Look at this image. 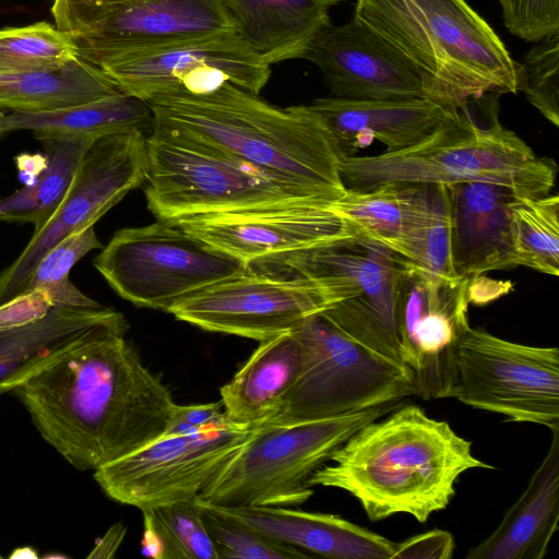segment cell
<instances>
[{"label":"cell","instance_id":"cell-1","mask_svg":"<svg viewBox=\"0 0 559 559\" xmlns=\"http://www.w3.org/2000/svg\"><path fill=\"white\" fill-rule=\"evenodd\" d=\"M124 336H92L11 390L41 438L78 471H95L158 439L176 405Z\"/></svg>","mask_w":559,"mask_h":559},{"label":"cell","instance_id":"cell-2","mask_svg":"<svg viewBox=\"0 0 559 559\" xmlns=\"http://www.w3.org/2000/svg\"><path fill=\"white\" fill-rule=\"evenodd\" d=\"M309 478L310 487L344 490L370 521L405 513L425 523L445 509L457 478L493 468L473 455L472 442L418 405H400L353 433Z\"/></svg>","mask_w":559,"mask_h":559},{"label":"cell","instance_id":"cell-3","mask_svg":"<svg viewBox=\"0 0 559 559\" xmlns=\"http://www.w3.org/2000/svg\"><path fill=\"white\" fill-rule=\"evenodd\" d=\"M154 122L188 133L257 166L309 195L333 202L346 187L342 147L307 105L280 108L229 82L147 102Z\"/></svg>","mask_w":559,"mask_h":559},{"label":"cell","instance_id":"cell-4","mask_svg":"<svg viewBox=\"0 0 559 559\" xmlns=\"http://www.w3.org/2000/svg\"><path fill=\"white\" fill-rule=\"evenodd\" d=\"M354 17L416 69L428 99L451 111L524 88L521 62L465 0H356Z\"/></svg>","mask_w":559,"mask_h":559},{"label":"cell","instance_id":"cell-5","mask_svg":"<svg viewBox=\"0 0 559 559\" xmlns=\"http://www.w3.org/2000/svg\"><path fill=\"white\" fill-rule=\"evenodd\" d=\"M467 108L409 147L378 155H345L341 175L346 189L479 181L506 186L521 198L549 194L556 180L554 162L538 157L501 124L496 112L487 126H479Z\"/></svg>","mask_w":559,"mask_h":559},{"label":"cell","instance_id":"cell-6","mask_svg":"<svg viewBox=\"0 0 559 559\" xmlns=\"http://www.w3.org/2000/svg\"><path fill=\"white\" fill-rule=\"evenodd\" d=\"M402 401L335 417L254 428L249 440L198 495L222 507H293L313 496L311 475L366 424Z\"/></svg>","mask_w":559,"mask_h":559},{"label":"cell","instance_id":"cell-7","mask_svg":"<svg viewBox=\"0 0 559 559\" xmlns=\"http://www.w3.org/2000/svg\"><path fill=\"white\" fill-rule=\"evenodd\" d=\"M147 207L162 222L270 204L325 202L188 133L154 122ZM331 203V202H328Z\"/></svg>","mask_w":559,"mask_h":559},{"label":"cell","instance_id":"cell-8","mask_svg":"<svg viewBox=\"0 0 559 559\" xmlns=\"http://www.w3.org/2000/svg\"><path fill=\"white\" fill-rule=\"evenodd\" d=\"M408 264L391 249L354 235L253 265L259 272L321 284L335 298L320 313L325 320L364 347L402 361L395 307Z\"/></svg>","mask_w":559,"mask_h":559},{"label":"cell","instance_id":"cell-9","mask_svg":"<svg viewBox=\"0 0 559 559\" xmlns=\"http://www.w3.org/2000/svg\"><path fill=\"white\" fill-rule=\"evenodd\" d=\"M294 332L306 348L302 371L262 426L330 418L416 395L414 373L404 362L364 347L320 313Z\"/></svg>","mask_w":559,"mask_h":559},{"label":"cell","instance_id":"cell-10","mask_svg":"<svg viewBox=\"0 0 559 559\" xmlns=\"http://www.w3.org/2000/svg\"><path fill=\"white\" fill-rule=\"evenodd\" d=\"M93 263L121 298L166 312L194 293L248 270L240 260L162 221L118 230Z\"/></svg>","mask_w":559,"mask_h":559},{"label":"cell","instance_id":"cell-11","mask_svg":"<svg viewBox=\"0 0 559 559\" xmlns=\"http://www.w3.org/2000/svg\"><path fill=\"white\" fill-rule=\"evenodd\" d=\"M453 397L510 421L559 430V349L523 345L466 326L454 347Z\"/></svg>","mask_w":559,"mask_h":559},{"label":"cell","instance_id":"cell-12","mask_svg":"<svg viewBox=\"0 0 559 559\" xmlns=\"http://www.w3.org/2000/svg\"><path fill=\"white\" fill-rule=\"evenodd\" d=\"M147 176L145 132L126 130L94 139L55 213L33 233L17 258L0 271V305L25 292L33 271L50 249L68 236L95 225Z\"/></svg>","mask_w":559,"mask_h":559},{"label":"cell","instance_id":"cell-13","mask_svg":"<svg viewBox=\"0 0 559 559\" xmlns=\"http://www.w3.org/2000/svg\"><path fill=\"white\" fill-rule=\"evenodd\" d=\"M253 429L231 425L182 436H162L94 471L111 500L144 509L198 496L249 440Z\"/></svg>","mask_w":559,"mask_h":559},{"label":"cell","instance_id":"cell-14","mask_svg":"<svg viewBox=\"0 0 559 559\" xmlns=\"http://www.w3.org/2000/svg\"><path fill=\"white\" fill-rule=\"evenodd\" d=\"M335 304L321 284L252 269L210 285L168 312L202 330L263 342L288 333Z\"/></svg>","mask_w":559,"mask_h":559},{"label":"cell","instance_id":"cell-15","mask_svg":"<svg viewBox=\"0 0 559 559\" xmlns=\"http://www.w3.org/2000/svg\"><path fill=\"white\" fill-rule=\"evenodd\" d=\"M356 235L438 276L457 278L450 252V198L442 183H385L346 189L330 204Z\"/></svg>","mask_w":559,"mask_h":559},{"label":"cell","instance_id":"cell-16","mask_svg":"<svg viewBox=\"0 0 559 559\" xmlns=\"http://www.w3.org/2000/svg\"><path fill=\"white\" fill-rule=\"evenodd\" d=\"M102 69L122 93L146 103L178 90L206 93L224 82L259 94L271 76V66L237 29L178 41Z\"/></svg>","mask_w":559,"mask_h":559},{"label":"cell","instance_id":"cell-17","mask_svg":"<svg viewBox=\"0 0 559 559\" xmlns=\"http://www.w3.org/2000/svg\"><path fill=\"white\" fill-rule=\"evenodd\" d=\"M471 280H450L409 262L399 286L395 319L401 360L412 370L416 395L453 397L455 343L469 325Z\"/></svg>","mask_w":559,"mask_h":559},{"label":"cell","instance_id":"cell-18","mask_svg":"<svg viewBox=\"0 0 559 559\" xmlns=\"http://www.w3.org/2000/svg\"><path fill=\"white\" fill-rule=\"evenodd\" d=\"M332 203V202H331ZM328 202L270 204L199 214L171 222L250 265L355 234Z\"/></svg>","mask_w":559,"mask_h":559},{"label":"cell","instance_id":"cell-19","mask_svg":"<svg viewBox=\"0 0 559 559\" xmlns=\"http://www.w3.org/2000/svg\"><path fill=\"white\" fill-rule=\"evenodd\" d=\"M236 29L225 0H128L96 15L78 36L99 68L178 41Z\"/></svg>","mask_w":559,"mask_h":559},{"label":"cell","instance_id":"cell-20","mask_svg":"<svg viewBox=\"0 0 559 559\" xmlns=\"http://www.w3.org/2000/svg\"><path fill=\"white\" fill-rule=\"evenodd\" d=\"M302 59L322 73L332 97L347 100L428 98L416 69L392 46L354 17L325 26Z\"/></svg>","mask_w":559,"mask_h":559},{"label":"cell","instance_id":"cell-21","mask_svg":"<svg viewBox=\"0 0 559 559\" xmlns=\"http://www.w3.org/2000/svg\"><path fill=\"white\" fill-rule=\"evenodd\" d=\"M450 198V252L455 275L473 280L516 266L511 212L521 197L489 182L445 185Z\"/></svg>","mask_w":559,"mask_h":559},{"label":"cell","instance_id":"cell-22","mask_svg":"<svg viewBox=\"0 0 559 559\" xmlns=\"http://www.w3.org/2000/svg\"><path fill=\"white\" fill-rule=\"evenodd\" d=\"M334 135L345 155L378 140L385 152L409 147L429 136L459 111L428 98L347 100L322 97L307 105Z\"/></svg>","mask_w":559,"mask_h":559},{"label":"cell","instance_id":"cell-23","mask_svg":"<svg viewBox=\"0 0 559 559\" xmlns=\"http://www.w3.org/2000/svg\"><path fill=\"white\" fill-rule=\"evenodd\" d=\"M129 329L124 316L109 307L53 308L31 324L0 330V394L31 373L95 335Z\"/></svg>","mask_w":559,"mask_h":559},{"label":"cell","instance_id":"cell-24","mask_svg":"<svg viewBox=\"0 0 559 559\" xmlns=\"http://www.w3.org/2000/svg\"><path fill=\"white\" fill-rule=\"evenodd\" d=\"M222 508L262 534L318 556L332 559H392L394 552V542L336 514L288 507Z\"/></svg>","mask_w":559,"mask_h":559},{"label":"cell","instance_id":"cell-25","mask_svg":"<svg viewBox=\"0 0 559 559\" xmlns=\"http://www.w3.org/2000/svg\"><path fill=\"white\" fill-rule=\"evenodd\" d=\"M306 348L294 331L260 345L221 390L226 421L254 429L281 407L304 367Z\"/></svg>","mask_w":559,"mask_h":559},{"label":"cell","instance_id":"cell-26","mask_svg":"<svg viewBox=\"0 0 559 559\" xmlns=\"http://www.w3.org/2000/svg\"><path fill=\"white\" fill-rule=\"evenodd\" d=\"M520 498L466 559H542L559 520V430Z\"/></svg>","mask_w":559,"mask_h":559},{"label":"cell","instance_id":"cell-27","mask_svg":"<svg viewBox=\"0 0 559 559\" xmlns=\"http://www.w3.org/2000/svg\"><path fill=\"white\" fill-rule=\"evenodd\" d=\"M345 0H225L237 32L270 66L302 59Z\"/></svg>","mask_w":559,"mask_h":559},{"label":"cell","instance_id":"cell-28","mask_svg":"<svg viewBox=\"0 0 559 559\" xmlns=\"http://www.w3.org/2000/svg\"><path fill=\"white\" fill-rule=\"evenodd\" d=\"M119 92L104 70L81 52L59 68L0 74V110H56Z\"/></svg>","mask_w":559,"mask_h":559},{"label":"cell","instance_id":"cell-29","mask_svg":"<svg viewBox=\"0 0 559 559\" xmlns=\"http://www.w3.org/2000/svg\"><path fill=\"white\" fill-rule=\"evenodd\" d=\"M153 124L154 117L150 105L122 92L56 110H0V136L14 131L31 130L33 133L98 138L126 130L151 133Z\"/></svg>","mask_w":559,"mask_h":559},{"label":"cell","instance_id":"cell-30","mask_svg":"<svg viewBox=\"0 0 559 559\" xmlns=\"http://www.w3.org/2000/svg\"><path fill=\"white\" fill-rule=\"evenodd\" d=\"M47 166L32 186L0 200V222L32 223L34 233L55 213L75 176L81 158L96 138L34 133Z\"/></svg>","mask_w":559,"mask_h":559},{"label":"cell","instance_id":"cell-31","mask_svg":"<svg viewBox=\"0 0 559 559\" xmlns=\"http://www.w3.org/2000/svg\"><path fill=\"white\" fill-rule=\"evenodd\" d=\"M197 497L141 509L142 555L156 559H219Z\"/></svg>","mask_w":559,"mask_h":559},{"label":"cell","instance_id":"cell-32","mask_svg":"<svg viewBox=\"0 0 559 559\" xmlns=\"http://www.w3.org/2000/svg\"><path fill=\"white\" fill-rule=\"evenodd\" d=\"M516 266L559 275V197L520 198L511 212Z\"/></svg>","mask_w":559,"mask_h":559},{"label":"cell","instance_id":"cell-33","mask_svg":"<svg viewBox=\"0 0 559 559\" xmlns=\"http://www.w3.org/2000/svg\"><path fill=\"white\" fill-rule=\"evenodd\" d=\"M81 56L76 39L55 24L0 28V74L55 69Z\"/></svg>","mask_w":559,"mask_h":559},{"label":"cell","instance_id":"cell-34","mask_svg":"<svg viewBox=\"0 0 559 559\" xmlns=\"http://www.w3.org/2000/svg\"><path fill=\"white\" fill-rule=\"evenodd\" d=\"M206 531L218 558L300 559L310 555L273 539L227 513L222 507L197 497Z\"/></svg>","mask_w":559,"mask_h":559},{"label":"cell","instance_id":"cell-35","mask_svg":"<svg viewBox=\"0 0 559 559\" xmlns=\"http://www.w3.org/2000/svg\"><path fill=\"white\" fill-rule=\"evenodd\" d=\"M528 102L555 127L559 126V33H555L526 52L521 63Z\"/></svg>","mask_w":559,"mask_h":559},{"label":"cell","instance_id":"cell-36","mask_svg":"<svg viewBox=\"0 0 559 559\" xmlns=\"http://www.w3.org/2000/svg\"><path fill=\"white\" fill-rule=\"evenodd\" d=\"M93 249H103L94 225L68 236L38 262L24 293L70 278L69 274L74 264Z\"/></svg>","mask_w":559,"mask_h":559},{"label":"cell","instance_id":"cell-37","mask_svg":"<svg viewBox=\"0 0 559 559\" xmlns=\"http://www.w3.org/2000/svg\"><path fill=\"white\" fill-rule=\"evenodd\" d=\"M508 31L530 43L559 33V0H498Z\"/></svg>","mask_w":559,"mask_h":559},{"label":"cell","instance_id":"cell-38","mask_svg":"<svg viewBox=\"0 0 559 559\" xmlns=\"http://www.w3.org/2000/svg\"><path fill=\"white\" fill-rule=\"evenodd\" d=\"M224 425L229 424L225 419L221 400L218 402L189 405L176 403L163 436H182Z\"/></svg>","mask_w":559,"mask_h":559},{"label":"cell","instance_id":"cell-39","mask_svg":"<svg viewBox=\"0 0 559 559\" xmlns=\"http://www.w3.org/2000/svg\"><path fill=\"white\" fill-rule=\"evenodd\" d=\"M128 0H53L55 25L72 35L81 34L103 10Z\"/></svg>","mask_w":559,"mask_h":559},{"label":"cell","instance_id":"cell-40","mask_svg":"<svg viewBox=\"0 0 559 559\" xmlns=\"http://www.w3.org/2000/svg\"><path fill=\"white\" fill-rule=\"evenodd\" d=\"M53 309L43 289L23 293L0 305V330L24 326L46 317Z\"/></svg>","mask_w":559,"mask_h":559},{"label":"cell","instance_id":"cell-41","mask_svg":"<svg viewBox=\"0 0 559 559\" xmlns=\"http://www.w3.org/2000/svg\"><path fill=\"white\" fill-rule=\"evenodd\" d=\"M454 548L452 534L435 528L395 543L392 559H450Z\"/></svg>","mask_w":559,"mask_h":559},{"label":"cell","instance_id":"cell-42","mask_svg":"<svg viewBox=\"0 0 559 559\" xmlns=\"http://www.w3.org/2000/svg\"><path fill=\"white\" fill-rule=\"evenodd\" d=\"M15 164L20 171V179L25 186L36 182L39 175L47 166L45 154H21L15 157Z\"/></svg>","mask_w":559,"mask_h":559},{"label":"cell","instance_id":"cell-43","mask_svg":"<svg viewBox=\"0 0 559 559\" xmlns=\"http://www.w3.org/2000/svg\"><path fill=\"white\" fill-rule=\"evenodd\" d=\"M126 536V527L117 523L95 545L87 558H111L117 552Z\"/></svg>","mask_w":559,"mask_h":559},{"label":"cell","instance_id":"cell-44","mask_svg":"<svg viewBox=\"0 0 559 559\" xmlns=\"http://www.w3.org/2000/svg\"><path fill=\"white\" fill-rule=\"evenodd\" d=\"M10 558H37V554L29 547L14 549Z\"/></svg>","mask_w":559,"mask_h":559},{"label":"cell","instance_id":"cell-45","mask_svg":"<svg viewBox=\"0 0 559 559\" xmlns=\"http://www.w3.org/2000/svg\"><path fill=\"white\" fill-rule=\"evenodd\" d=\"M0 558H1V556H0Z\"/></svg>","mask_w":559,"mask_h":559}]
</instances>
